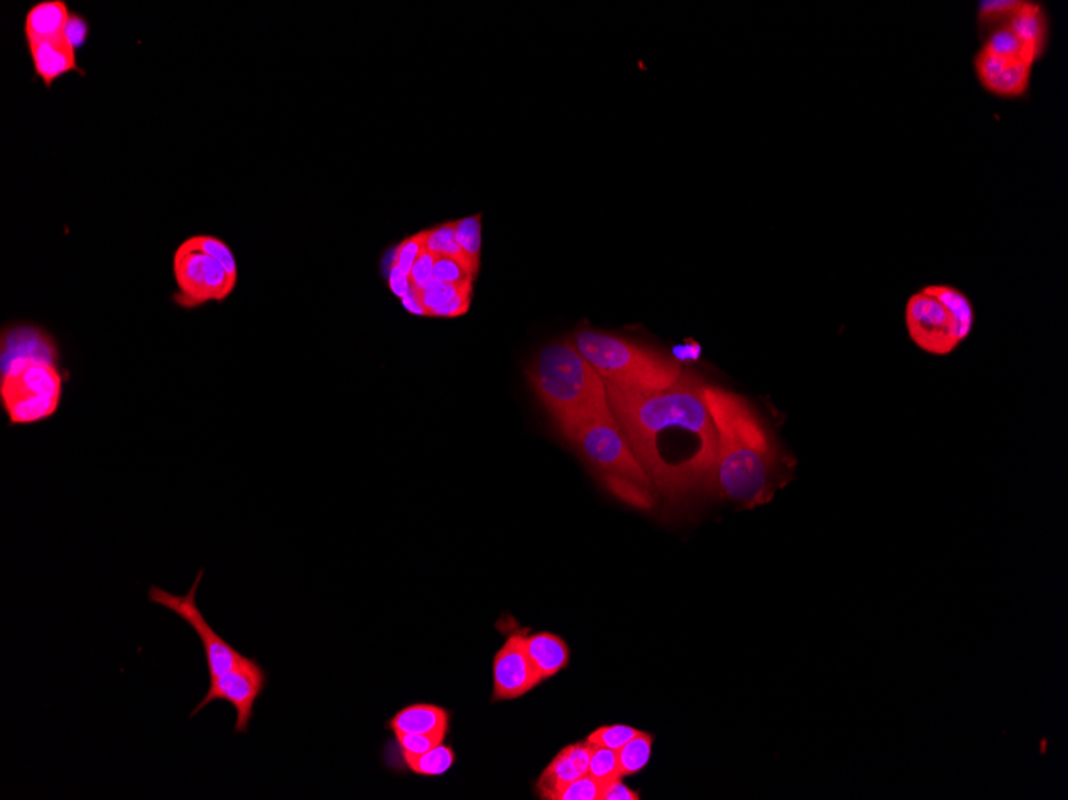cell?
<instances>
[{"label":"cell","instance_id":"obj_1","mask_svg":"<svg viewBox=\"0 0 1068 800\" xmlns=\"http://www.w3.org/2000/svg\"><path fill=\"white\" fill-rule=\"evenodd\" d=\"M702 388L701 379L685 371L666 391L629 392L607 385L608 406L632 454L666 497L706 491L717 431Z\"/></svg>","mask_w":1068,"mask_h":800},{"label":"cell","instance_id":"obj_2","mask_svg":"<svg viewBox=\"0 0 1068 800\" xmlns=\"http://www.w3.org/2000/svg\"><path fill=\"white\" fill-rule=\"evenodd\" d=\"M717 431V452L706 491L744 508L765 505L780 486V449L748 399L704 384Z\"/></svg>","mask_w":1068,"mask_h":800},{"label":"cell","instance_id":"obj_3","mask_svg":"<svg viewBox=\"0 0 1068 800\" xmlns=\"http://www.w3.org/2000/svg\"><path fill=\"white\" fill-rule=\"evenodd\" d=\"M0 350V406L10 427L52 419L67 374L51 332L28 324L3 328Z\"/></svg>","mask_w":1068,"mask_h":800},{"label":"cell","instance_id":"obj_4","mask_svg":"<svg viewBox=\"0 0 1068 800\" xmlns=\"http://www.w3.org/2000/svg\"><path fill=\"white\" fill-rule=\"evenodd\" d=\"M204 573V569H200L194 585L183 596H176L159 587H151L148 598L151 603L162 605L176 617L182 618L200 639L210 686L204 700L194 708L190 717L197 716L208 704L226 702L236 710V734H247L251 719L254 716V704L266 689L268 675L257 660L240 654L228 640L222 639L201 614L196 594Z\"/></svg>","mask_w":1068,"mask_h":800},{"label":"cell","instance_id":"obj_5","mask_svg":"<svg viewBox=\"0 0 1068 800\" xmlns=\"http://www.w3.org/2000/svg\"><path fill=\"white\" fill-rule=\"evenodd\" d=\"M526 379L562 435L610 410L603 379L569 338L546 343L526 368Z\"/></svg>","mask_w":1068,"mask_h":800},{"label":"cell","instance_id":"obj_6","mask_svg":"<svg viewBox=\"0 0 1068 800\" xmlns=\"http://www.w3.org/2000/svg\"><path fill=\"white\" fill-rule=\"evenodd\" d=\"M569 339L604 384L622 391H666L684 374L677 360L621 336L582 327Z\"/></svg>","mask_w":1068,"mask_h":800},{"label":"cell","instance_id":"obj_7","mask_svg":"<svg viewBox=\"0 0 1068 800\" xmlns=\"http://www.w3.org/2000/svg\"><path fill=\"white\" fill-rule=\"evenodd\" d=\"M562 437L578 451L611 494L636 508H652V481L636 462L611 410L582 420Z\"/></svg>","mask_w":1068,"mask_h":800},{"label":"cell","instance_id":"obj_8","mask_svg":"<svg viewBox=\"0 0 1068 800\" xmlns=\"http://www.w3.org/2000/svg\"><path fill=\"white\" fill-rule=\"evenodd\" d=\"M905 325L923 352L949 355L974 327V307L960 289L929 285L915 293L905 307Z\"/></svg>","mask_w":1068,"mask_h":800},{"label":"cell","instance_id":"obj_9","mask_svg":"<svg viewBox=\"0 0 1068 800\" xmlns=\"http://www.w3.org/2000/svg\"><path fill=\"white\" fill-rule=\"evenodd\" d=\"M172 269L178 286L172 303L184 310H196L210 303H225L239 282V275L229 272L214 254L201 250L193 237L176 248Z\"/></svg>","mask_w":1068,"mask_h":800},{"label":"cell","instance_id":"obj_10","mask_svg":"<svg viewBox=\"0 0 1068 800\" xmlns=\"http://www.w3.org/2000/svg\"><path fill=\"white\" fill-rule=\"evenodd\" d=\"M541 684L525 649V635L514 633L505 639L493 660V700L520 699Z\"/></svg>","mask_w":1068,"mask_h":800},{"label":"cell","instance_id":"obj_11","mask_svg":"<svg viewBox=\"0 0 1068 800\" xmlns=\"http://www.w3.org/2000/svg\"><path fill=\"white\" fill-rule=\"evenodd\" d=\"M976 74L989 94L1002 98H1017L1031 85L1034 63L1027 59L1003 58L981 50L976 56Z\"/></svg>","mask_w":1068,"mask_h":800},{"label":"cell","instance_id":"obj_12","mask_svg":"<svg viewBox=\"0 0 1068 800\" xmlns=\"http://www.w3.org/2000/svg\"><path fill=\"white\" fill-rule=\"evenodd\" d=\"M590 752L592 745L587 742L565 746L537 778L540 799L557 800L567 786L585 777L589 770Z\"/></svg>","mask_w":1068,"mask_h":800},{"label":"cell","instance_id":"obj_13","mask_svg":"<svg viewBox=\"0 0 1068 800\" xmlns=\"http://www.w3.org/2000/svg\"><path fill=\"white\" fill-rule=\"evenodd\" d=\"M28 50H30L35 77L41 79L47 88H52L56 80L62 79L67 74H84L80 70L79 63H77V50L69 44L66 35L53 39V41L28 45Z\"/></svg>","mask_w":1068,"mask_h":800},{"label":"cell","instance_id":"obj_14","mask_svg":"<svg viewBox=\"0 0 1068 800\" xmlns=\"http://www.w3.org/2000/svg\"><path fill=\"white\" fill-rule=\"evenodd\" d=\"M473 280L462 283L434 282L417 289L426 317L456 318L468 314L472 304Z\"/></svg>","mask_w":1068,"mask_h":800},{"label":"cell","instance_id":"obj_15","mask_svg":"<svg viewBox=\"0 0 1068 800\" xmlns=\"http://www.w3.org/2000/svg\"><path fill=\"white\" fill-rule=\"evenodd\" d=\"M65 0H42L34 3L24 17V39L28 45L63 37L70 20Z\"/></svg>","mask_w":1068,"mask_h":800},{"label":"cell","instance_id":"obj_16","mask_svg":"<svg viewBox=\"0 0 1068 800\" xmlns=\"http://www.w3.org/2000/svg\"><path fill=\"white\" fill-rule=\"evenodd\" d=\"M525 649L541 682L554 678L568 667V644L554 633L541 632L525 636Z\"/></svg>","mask_w":1068,"mask_h":800},{"label":"cell","instance_id":"obj_17","mask_svg":"<svg viewBox=\"0 0 1068 800\" xmlns=\"http://www.w3.org/2000/svg\"><path fill=\"white\" fill-rule=\"evenodd\" d=\"M450 714L437 704H410L389 721L394 734H447Z\"/></svg>","mask_w":1068,"mask_h":800},{"label":"cell","instance_id":"obj_18","mask_svg":"<svg viewBox=\"0 0 1068 800\" xmlns=\"http://www.w3.org/2000/svg\"><path fill=\"white\" fill-rule=\"evenodd\" d=\"M1006 26L1017 35L1034 62L1043 55L1048 44V18L1042 6L1034 2L1022 3Z\"/></svg>","mask_w":1068,"mask_h":800},{"label":"cell","instance_id":"obj_19","mask_svg":"<svg viewBox=\"0 0 1068 800\" xmlns=\"http://www.w3.org/2000/svg\"><path fill=\"white\" fill-rule=\"evenodd\" d=\"M456 222V239L465 256L470 274H479L480 257H482V212L459 219Z\"/></svg>","mask_w":1068,"mask_h":800},{"label":"cell","instance_id":"obj_20","mask_svg":"<svg viewBox=\"0 0 1068 800\" xmlns=\"http://www.w3.org/2000/svg\"><path fill=\"white\" fill-rule=\"evenodd\" d=\"M402 759L405 766L419 777H440L455 766L456 754L450 746L442 743L427 753L402 754Z\"/></svg>","mask_w":1068,"mask_h":800},{"label":"cell","instance_id":"obj_21","mask_svg":"<svg viewBox=\"0 0 1068 800\" xmlns=\"http://www.w3.org/2000/svg\"><path fill=\"white\" fill-rule=\"evenodd\" d=\"M617 753L619 774L622 778L640 774L652 760L653 735L640 732L635 738H632L628 745L622 746Z\"/></svg>","mask_w":1068,"mask_h":800},{"label":"cell","instance_id":"obj_22","mask_svg":"<svg viewBox=\"0 0 1068 800\" xmlns=\"http://www.w3.org/2000/svg\"><path fill=\"white\" fill-rule=\"evenodd\" d=\"M426 250L433 253L435 257H455L466 265L465 256H462L461 248H459L458 239H456L455 221L444 222V224L426 230Z\"/></svg>","mask_w":1068,"mask_h":800},{"label":"cell","instance_id":"obj_23","mask_svg":"<svg viewBox=\"0 0 1068 800\" xmlns=\"http://www.w3.org/2000/svg\"><path fill=\"white\" fill-rule=\"evenodd\" d=\"M985 52L992 53V55L1003 56V58L1013 59H1027V62L1034 63L1031 53L1024 47L1016 34L1003 24L999 30L993 31L990 37L987 39L984 47Z\"/></svg>","mask_w":1068,"mask_h":800},{"label":"cell","instance_id":"obj_24","mask_svg":"<svg viewBox=\"0 0 1068 800\" xmlns=\"http://www.w3.org/2000/svg\"><path fill=\"white\" fill-rule=\"evenodd\" d=\"M587 775L603 785L622 778L619 774L618 753L601 746H592Z\"/></svg>","mask_w":1068,"mask_h":800},{"label":"cell","instance_id":"obj_25","mask_svg":"<svg viewBox=\"0 0 1068 800\" xmlns=\"http://www.w3.org/2000/svg\"><path fill=\"white\" fill-rule=\"evenodd\" d=\"M639 734L640 731H636L634 727H629V725H603V727L593 731L586 742L592 746H601V748L619 752L622 746L628 745Z\"/></svg>","mask_w":1068,"mask_h":800},{"label":"cell","instance_id":"obj_26","mask_svg":"<svg viewBox=\"0 0 1068 800\" xmlns=\"http://www.w3.org/2000/svg\"><path fill=\"white\" fill-rule=\"evenodd\" d=\"M1024 0H984V2L979 3L978 18L979 23L982 26H992L995 23H1007L1018 9H1021Z\"/></svg>","mask_w":1068,"mask_h":800},{"label":"cell","instance_id":"obj_27","mask_svg":"<svg viewBox=\"0 0 1068 800\" xmlns=\"http://www.w3.org/2000/svg\"><path fill=\"white\" fill-rule=\"evenodd\" d=\"M424 250H426V230L408 237V239L403 240V242L395 246L391 267L401 269L402 272L410 275L413 264H415L417 257H419V254L423 253Z\"/></svg>","mask_w":1068,"mask_h":800},{"label":"cell","instance_id":"obj_28","mask_svg":"<svg viewBox=\"0 0 1068 800\" xmlns=\"http://www.w3.org/2000/svg\"><path fill=\"white\" fill-rule=\"evenodd\" d=\"M447 734H395L402 754H423L442 745Z\"/></svg>","mask_w":1068,"mask_h":800},{"label":"cell","instance_id":"obj_29","mask_svg":"<svg viewBox=\"0 0 1068 800\" xmlns=\"http://www.w3.org/2000/svg\"><path fill=\"white\" fill-rule=\"evenodd\" d=\"M434 280L440 283H462L466 280H473L461 261L455 257H435Z\"/></svg>","mask_w":1068,"mask_h":800},{"label":"cell","instance_id":"obj_30","mask_svg":"<svg viewBox=\"0 0 1068 800\" xmlns=\"http://www.w3.org/2000/svg\"><path fill=\"white\" fill-rule=\"evenodd\" d=\"M604 785L590 775L579 778L560 792L557 800H601Z\"/></svg>","mask_w":1068,"mask_h":800},{"label":"cell","instance_id":"obj_31","mask_svg":"<svg viewBox=\"0 0 1068 800\" xmlns=\"http://www.w3.org/2000/svg\"><path fill=\"white\" fill-rule=\"evenodd\" d=\"M434 254L424 250L419 254V257H417L415 264H413L412 271H410V282H412L413 288L423 289L434 282Z\"/></svg>","mask_w":1068,"mask_h":800},{"label":"cell","instance_id":"obj_32","mask_svg":"<svg viewBox=\"0 0 1068 800\" xmlns=\"http://www.w3.org/2000/svg\"><path fill=\"white\" fill-rule=\"evenodd\" d=\"M66 39L74 48H83L87 44L88 35H90V26H88V21L84 17L73 13L70 15L69 23L66 26Z\"/></svg>","mask_w":1068,"mask_h":800},{"label":"cell","instance_id":"obj_33","mask_svg":"<svg viewBox=\"0 0 1068 800\" xmlns=\"http://www.w3.org/2000/svg\"><path fill=\"white\" fill-rule=\"evenodd\" d=\"M640 794L635 792L634 789L629 788L624 785L622 778L611 781V783L604 785L603 792H601V800H639Z\"/></svg>","mask_w":1068,"mask_h":800},{"label":"cell","instance_id":"obj_34","mask_svg":"<svg viewBox=\"0 0 1068 800\" xmlns=\"http://www.w3.org/2000/svg\"><path fill=\"white\" fill-rule=\"evenodd\" d=\"M389 288L399 299H403L413 288L410 275H406L401 269L389 267Z\"/></svg>","mask_w":1068,"mask_h":800},{"label":"cell","instance_id":"obj_35","mask_svg":"<svg viewBox=\"0 0 1068 800\" xmlns=\"http://www.w3.org/2000/svg\"><path fill=\"white\" fill-rule=\"evenodd\" d=\"M401 300L403 307H405L406 311H410V314L423 315V317H426V314H424L423 304H421L419 295H417V289L412 288V292H410L408 295L403 297Z\"/></svg>","mask_w":1068,"mask_h":800}]
</instances>
